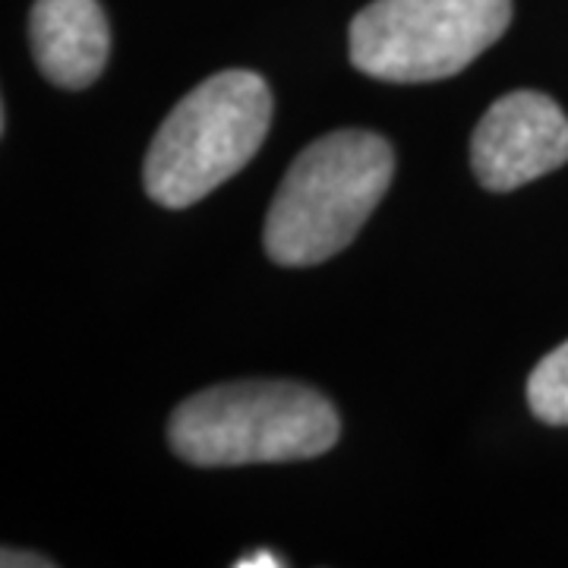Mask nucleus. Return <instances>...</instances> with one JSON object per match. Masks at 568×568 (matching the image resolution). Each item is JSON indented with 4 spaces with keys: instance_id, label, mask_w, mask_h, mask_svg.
Instances as JSON below:
<instances>
[{
    "instance_id": "nucleus-7",
    "label": "nucleus",
    "mask_w": 568,
    "mask_h": 568,
    "mask_svg": "<svg viewBox=\"0 0 568 568\" xmlns=\"http://www.w3.org/2000/svg\"><path fill=\"white\" fill-rule=\"evenodd\" d=\"M528 405L537 420L568 426V342L549 351L528 379Z\"/></svg>"
},
{
    "instance_id": "nucleus-5",
    "label": "nucleus",
    "mask_w": 568,
    "mask_h": 568,
    "mask_svg": "<svg viewBox=\"0 0 568 568\" xmlns=\"http://www.w3.org/2000/svg\"><path fill=\"white\" fill-rule=\"evenodd\" d=\"M568 162V118L540 92H508L489 104L470 140V168L480 186L508 193Z\"/></svg>"
},
{
    "instance_id": "nucleus-6",
    "label": "nucleus",
    "mask_w": 568,
    "mask_h": 568,
    "mask_svg": "<svg viewBox=\"0 0 568 568\" xmlns=\"http://www.w3.org/2000/svg\"><path fill=\"white\" fill-rule=\"evenodd\" d=\"M29 41L48 80L61 89H85L102 77L111 29L99 0H36Z\"/></svg>"
},
{
    "instance_id": "nucleus-4",
    "label": "nucleus",
    "mask_w": 568,
    "mask_h": 568,
    "mask_svg": "<svg viewBox=\"0 0 568 568\" xmlns=\"http://www.w3.org/2000/svg\"><path fill=\"white\" fill-rule=\"evenodd\" d=\"M511 22V0H373L351 22V63L386 82L462 73Z\"/></svg>"
},
{
    "instance_id": "nucleus-3",
    "label": "nucleus",
    "mask_w": 568,
    "mask_h": 568,
    "mask_svg": "<svg viewBox=\"0 0 568 568\" xmlns=\"http://www.w3.org/2000/svg\"><path fill=\"white\" fill-rule=\"evenodd\" d=\"M272 92L260 73L224 70L200 82L164 118L142 183L164 209H186L234 178L265 142Z\"/></svg>"
},
{
    "instance_id": "nucleus-1",
    "label": "nucleus",
    "mask_w": 568,
    "mask_h": 568,
    "mask_svg": "<svg viewBox=\"0 0 568 568\" xmlns=\"http://www.w3.org/2000/svg\"><path fill=\"white\" fill-rule=\"evenodd\" d=\"M395 155L379 133L338 130L310 142L287 168L263 227L278 265H316L342 253L383 203Z\"/></svg>"
},
{
    "instance_id": "nucleus-8",
    "label": "nucleus",
    "mask_w": 568,
    "mask_h": 568,
    "mask_svg": "<svg viewBox=\"0 0 568 568\" xmlns=\"http://www.w3.org/2000/svg\"><path fill=\"white\" fill-rule=\"evenodd\" d=\"M3 568H20V566H32V568H48L54 566L51 559H44L39 552H17V549H3Z\"/></svg>"
},
{
    "instance_id": "nucleus-2",
    "label": "nucleus",
    "mask_w": 568,
    "mask_h": 568,
    "mask_svg": "<svg viewBox=\"0 0 568 568\" xmlns=\"http://www.w3.org/2000/svg\"><path fill=\"white\" fill-rule=\"evenodd\" d=\"M338 433V410L316 388L253 379L186 398L171 414L168 443L196 467L278 465L323 455Z\"/></svg>"
},
{
    "instance_id": "nucleus-9",
    "label": "nucleus",
    "mask_w": 568,
    "mask_h": 568,
    "mask_svg": "<svg viewBox=\"0 0 568 568\" xmlns=\"http://www.w3.org/2000/svg\"><path fill=\"white\" fill-rule=\"evenodd\" d=\"M282 566V559H275L272 552H265V549H260V552H253V556H244V559H237V568H275Z\"/></svg>"
}]
</instances>
